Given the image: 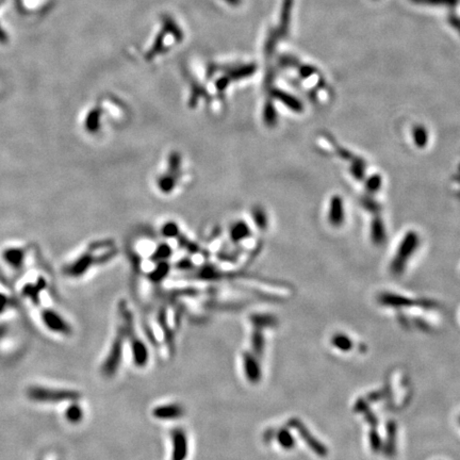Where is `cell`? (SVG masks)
<instances>
[{
    "instance_id": "obj_1",
    "label": "cell",
    "mask_w": 460,
    "mask_h": 460,
    "mask_svg": "<svg viewBox=\"0 0 460 460\" xmlns=\"http://www.w3.org/2000/svg\"><path fill=\"white\" fill-rule=\"evenodd\" d=\"M117 312H119V316H117L119 322H117L115 335L100 366L103 376L109 379L116 375L121 367L125 344L127 343V326H128L129 320L133 317L132 312L125 301L120 302Z\"/></svg>"
},
{
    "instance_id": "obj_2",
    "label": "cell",
    "mask_w": 460,
    "mask_h": 460,
    "mask_svg": "<svg viewBox=\"0 0 460 460\" xmlns=\"http://www.w3.org/2000/svg\"><path fill=\"white\" fill-rule=\"evenodd\" d=\"M26 396L32 403L40 405H57L79 399L81 394L76 390L47 385H32L26 390Z\"/></svg>"
},
{
    "instance_id": "obj_3",
    "label": "cell",
    "mask_w": 460,
    "mask_h": 460,
    "mask_svg": "<svg viewBox=\"0 0 460 460\" xmlns=\"http://www.w3.org/2000/svg\"><path fill=\"white\" fill-rule=\"evenodd\" d=\"M127 340H128L127 342L129 343L130 353L135 368H146L150 359L149 349L145 342L135 332L133 317L129 320L128 326H127Z\"/></svg>"
},
{
    "instance_id": "obj_4",
    "label": "cell",
    "mask_w": 460,
    "mask_h": 460,
    "mask_svg": "<svg viewBox=\"0 0 460 460\" xmlns=\"http://www.w3.org/2000/svg\"><path fill=\"white\" fill-rule=\"evenodd\" d=\"M42 324L53 334L63 337H70L73 334V328L61 313L54 309H44L41 312Z\"/></svg>"
},
{
    "instance_id": "obj_5",
    "label": "cell",
    "mask_w": 460,
    "mask_h": 460,
    "mask_svg": "<svg viewBox=\"0 0 460 460\" xmlns=\"http://www.w3.org/2000/svg\"><path fill=\"white\" fill-rule=\"evenodd\" d=\"M418 245L419 237L417 236V233L414 231L408 232L403 238L402 243L399 244L395 258L392 262V270L394 273L399 274V272H402L404 270L407 260L416 251Z\"/></svg>"
},
{
    "instance_id": "obj_6",
    "label": "cell",
    "mask_w": 460,
    "mask_h": 460,
    "mask_svg": "<svg viewBox=\"0 0 460 460\" xmlns=\"http://www.w3.org/2000/svg\"><path fill=\"white\" fill-rule=\"evenodd\" d=\"M170 460H187L189 456V437L183 427H175L170 432Z\"/></svg>"
},
{
    "instance_id": "obj_7",
    "label": "cell",
    "mask_w": 460,
    "mask_h": 460,
    "mask_svg": "<svg viewBox=\"0 0 460 460\" xmlns=\"http://www.w3.org/2000/svg\"><path fill=\"white\" fill-rule=\"evenodd\" d=\"M260 357L255 355L249 349L242 354V370L245 379L251 385H257L262 378V369L259 361Z\"/></svg>"
},
{
    "instance_id": "obj_8",
    "label": "cell",
    "mask_w": 460,
    "mask_h": 460,
    "mask_svg": "<svg viewBox=\"0 0 460 460\" xmlns=\"http://www.w3.org/2000/svg\"><path fill=\"white\" fill-rule=\"evenodd\" d=\"M185 415V408L179 403L159 404L151 410L154 419L159 421H176Z\"/></svg>"
},
{
    "instance_id": "obj_9",
    "label": "cell",
    "mask_w": 460,
    "mask_h": 460,
    "mask_svg": "<svg viewBox=\"0 0 460 460\" xmlns=\"http://www.w3.org/2000/svg\"><path fill=\"white\" fill-rule=\"evenodd\" d=\"M84 415H85L84 410L79 403V399H75V400H72V402H68L67 406L65 407L64 413H63V416H64L66 422L73 424V425L80 424L84 420Z\"/></svg>"
},
{
    "instance_id": "obj_10",
    "label": "cell",
    "mask_w": 460,
    "mask_h": 460,
    "mask_svg": "<svg viewBox=\"0 0 460 460\" xmlns=\"http://www.w3.org/2000/svg\"><path fill=\"white\" fill-rule=\"evenodd\" d=\"M329 221L334 226H340L344 221L343 202L339 196H334L330 200Z\"/></svg>"
},
{
    "instance_id": "obj_11",
    "label": "cell",
    "mask_w": 460,
    "mask_h": 460,
    "mask_svg": "<svg viewBox=\"0 0 460 460\" xmlns=\"http://www.w3.org/2000/svg\"><path fill=\"white\" fill-rule=\"evenodd\" d=\"M276 439H277L278 444L286 449L292 448L295 444L294 438L292 437V435L288 432L287 429H280L279 432L276 434Z\"/></svg>"
},
{
    "instance_id": "obj_12",
    "label": "cell",
    "mask_w": 460,
    "mask_h": 460,
    "mask_svg": "<svg viewBox=\"0 0 460 460\" xmlns=\"http://www.w3.org/2000/svg\"><path fill=\"white\" fill-rule=\"evenodd\" d=\"M414 140L418 147H424L425 144H427L428 135L424 127H416L414 130Z\"/></svg>"
},
{
    "instance_id": "obj_13",
    "label": "cell",
    "mask_w": 460,
    "mask_h": 460,
    "mask_svg": "<svg viewBox=\"0 0 460 460\" xmlns=\"http://www.w3.org/2000/svg\"><path fill=\"white\" fill-rule=\"evenodd\" d=\"M385 238V229L380 221H376L372 225V239L374 242H383Z\"/></svg>"
},
{
    "instance_id": "obj_14",
    "label": "cell",
    "mask_w": 460,
    "mask_h": 460,
    "mask_svg": "<svg viewBox=\"0 0 460 460\" xmlns=\"http://www.w3.org/2000/svg\"><path fill=\"white\" fill-rule=\"evenodd\" d=\"M416 4L421 5H430V6H448L454 7L457 5L458 0H411Z\"/></svg>"
}]
</instances>
